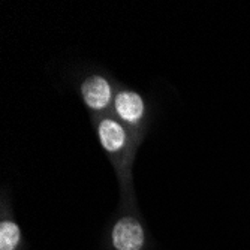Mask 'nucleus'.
Returning a JSON list of instances; mask_svg holds the SVG:
<instances>
[{
    "label": "nucleus",
    "mask_w": 250,
    "mask_h": 250,
    "mask_svg": "<svg viewBox=\"0 0 250 250\" xmlns=\"http://www.w3.org/2000/svg\"><path fill=\"white\" fill-rule=\"evenodd\" d=\"M84 104L93 111H104L112 101V87L109 81L101 75H92L81 84Z\"/></svg>",
    "instance_id": "nucleus-2"
},
{
    "label": "nucleus",
    "mask_w": 250,
    "mask_h": 250,
    "mask_svg": "<svg viewBox=\"0 0 250 250\" xmlns=\"http://www.w3.org/2000/svg\"><path fill=\"white\" fill-rule=\"evenodd\" d=\"M114 111L123 123L136 126L144 119L146 104L141 95L133 90L123 88L114 96Z\"/></svg>",
    "instance_id": "nucleus-1"
},
{
    "label": "nucleus",
    "mask_w": 250,
    "mask_h": 250,
    "mask_svg": "<svg viewBox=\"0 0 250 250\" xmlns=\"http://www.w3.org/2000/svg\"><path fill=\"white\" fill-rule=\"evenodd\" d=\"M112 244L117 250H141L144 244V231L133 217L120 219L112 229Z\"/></svg>",
    "instance_id": "nucleus-3"
},
{
    "label": "nucleus",
    "mask_w": 250,
    "mask_h": 250,
    "mask_svg": "<svg viewBox=\"0 0 250 250\" xmlns=\"http://www.w3.org/2000/svg\"><path fill=\"white\" fill-rule=\"evenodd\" d=\"M21 238L20 226L15 222L5 220L0 223V250H14Z\"/></svg>",
    "instance_id": "nucleus-5"
},
{
    "label": "nucleus",
    "mask_w": 250,
    "mask_h": 250,
    "mask_svg": "<svg viewBox=\"0 0 250 250\" xmlns=\"http://www.w3.org/2000/svg\"><path fill=\"white\" fill-rule=\"evenodd\" d=\"M98 135L104 150L109 154L123 151L127 144V132L125 126L114 119H102L98 126Z\"/></svg>",
    "instance_id": "nucleus-4"
}]
</instances>
